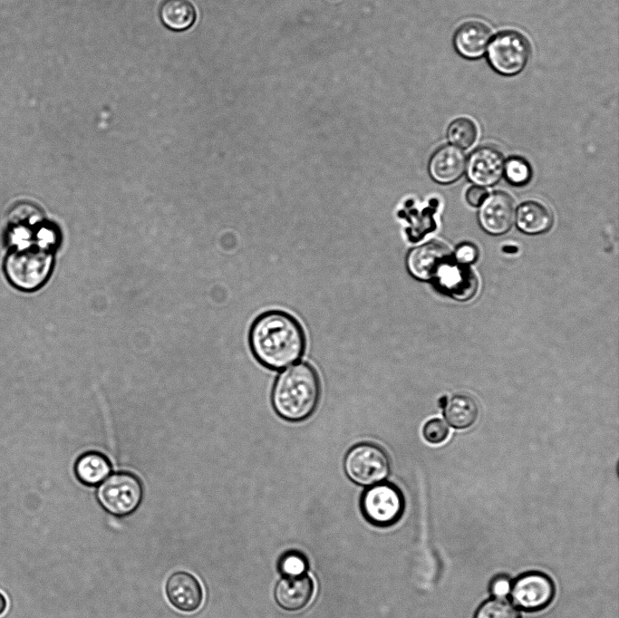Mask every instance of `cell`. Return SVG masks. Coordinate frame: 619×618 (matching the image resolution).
<instances>
[{
  "mask_svg": "<svg viewBox=\"0 0 619 618\" xmlns=\"http://www.w3.org/2000/svg\"><path fill=\"white\" fill-rule=\"evenodd\" d=\"M248 344L256 360L264 367L280 371L303 356L306 339L301 323L282 310L259 314L248 333Z\"/></svg>",
  "mask_w": 619,
  "mask_h": 618,
  "instance_id": "obj_1",
  "label": "cell"
},
{
  "mask_svg": "<svg viewBox=\"0 0 619 618\" xmlns=\"http://www.w3.org/2000/svg\"><path fill=\"white\" fill-rule=\"evenodd\" d=\"M321 397L319 375L308 362H299L281 372L273 385L271 404L275 412L289 422H300L315 411Z\"/></svg>",
  "mask_w": 619,
  "mask_h": 618,
  "instance_id": "obj_2",
  "label": "cell"
},
{
  "mask_svg": "<svg viewBox=\"0 0 619 618\" xmlns=\"http://www.w3.org/2000/svg\"><path fill=\"white\" fill-rule=\"evenodd\" d=\"M53 266V250L31 244L12 247L5 259L4 271L9 283L15 288L32 292L44 285Z\"/></svg>",
  "mask_w": 619,
  "mask_h": 618,
  "instance_id": "obj_3",
  "label": "cell"
},
{
  "mask_svg": "<svg viewBox=\"0 0 619 618\" xmlns=\"http://www.w3.org/2000/svg\"><path fill=\"white\" fill-rule=\"evenodd\" d=\"M96 497L107 512L124 517L133 513L140 505L143 487L133 473L118 471L111 473L98 485Z\"/></svg>",
  "mask_w": 619,
  "mask_h": 618,
  "instance_id": "obj_4",
  "label": "cell"
},
{
  "mask_svg": "<svg viewBox=\"0 0 619 618\" xmlns=\"http://www.w3.org/2000/svg\"><path fill=\"white\" fill-rule=\"evenodd\" d=\"M347 477L361 486H372L383 481L391 470L387 452L372 442H360L351 447L343 459Z\"/></svg>",
  "mask_w": 619,
  "mask_h": 618,
  "instance_id": "obj_5",
  "label": "cell"
},
{
  "mask_svg": "<svg viewBox=\"0 0 619 618\" xmlns=\"http://www.w3.org/2000/svg\"><path fill=\"white\" fill-rule=\"evenodd\" d=\"M530 53L529 42L522 34L505 30L491 39L488 47V62L498 73L513 76L526 67Z\"/></svg>",
  "mask_w": 619,
  "mask_h": 618,
  "instance_id": "obj_6",
  "label": "cell"
},
{
  "mask_svg": "<svg viewBox=\"0 0 619 618\" xmlns=\"http://www.w3.org/2000/svg\"><path fill=\"white\" fill-rule=\"evenodd\" d=\"M361 508L369 522L386 526L394 524L401 517L404 497L397 486L382 481L364 490L361 497Z\"/></svg>",
  "mask_w": 619,
  "mask_h": 618,
  "instance_id": "obj_7",
  "label": "cell"
},
{
  "mask_svg": "<svg viewBox=\"0 0 619 618\" xmlns=\"http://www.w3.org/2000/svg\"><path fill=\"white\" fill-rule=\"evenodd\" d=\"M510 597L518 609L538 612L554 600L556 585L553 579L540 571H527L512 581Z\"/></svg>",
  "mask_w": 619,
  "mask_h": 618,
  "instance_id": "obj_8",
  "label": "cell"
},
{
  "mask_svg": "<svg viewBox=\"0 0 619 618\" xmlns=\"http://www.w3.org/2000/svg\"><path fill=\"white\" fill-rule=\"evenodd\" d=\"M515 217L514 200L508 194L502 191L488 194L479 205L478 212V220L481 228L493 236L507 233L511 228Z\"/></svg>",
  "mask_w": 619,
  "mask_h": 618,
  "instance_id": "obj_9",
  "label": "cell"
},
{
  "mask_svg": "<svg viewBox=\"0 0 619 618\" xmlns=\"http://www.w3.org/2000/svg\"><path fill=\"white\" fill-rule=\"evenodd\" d=\"M439 292L459 302H466L475 296L479 281L469 266L450 261L434 278Z\"/></svg>",
  "mask_w": 619,
  "mask_h": 618,
  "instance_id": "obj_10",
  "label": "cell"
},
{
  "mask_svg": "<svg viewBox=\"0 0 619 618\" xmlns=\"http://www.w3.org/2000/svg\"><path fill=\"white\" fill-rule=\"evenodd\" d=\"M450 260V252L438 242H428L412 248L407 255L410 274L421 281L434 280L440 269Z\"/></svg>",
  "mask_w": 619,
  "mask_h": 618,
  "instance_id": "obj_11",
  "label": "cell"
},
{
  "mask_svg": "<svg viewBox=\"0 0 619 618\" xmlns=\"http://www.w3.org/2000/svg\"><path fill=\"white\" fill-rule=\"evenodd\" d=\"M165 592L169 602L179 611H197L203 602V588L191 573L176 571L167 579Z\"/></svg>",
  "mask_w": 619,
  "mask_h": 618,
  "instance_id": "obj_12",
  "label": "cell"
},
{
  "mask_svg": "<svg viewBox=\"0 0 619 618\" xmlns=\"http://www.w3.org/2000/svg\"><path fill=\"white\" fill-rule=\"evenodd\" d=\"M504 163L502 154L496 148L479 147L466 161L467 176L477 186H492L501 179Z\"/></svg>",
  "mask_w": 619,
  "mask_h": 618,
  "instance_id": "obj_13",
  "label": "cell"
},
{
  "mask_svg": "<svg viewBox=\"0 0 619 618\" xmlns=\"http://www.w3.org/2000/svg\"><path fill=\"white\" fill-rule=\"evenodd\" d=\"M466 157L463 150L454 145L447 144L439 148L429 161V174L440 184H450L458 180L466 169Z\"/></svg>",
  "mask_w": 619,
  "mask_h": 618,
  "instance_id": "obj_14",
  "label": "cell"
},
{
  "mask_svg": "<svg viewBox=\"0 0 619 618\" xmlns=\"http://www.w3.org/2000/svg\"><path fill=\"white\" fill-rule=\"evenodd\" d=\"M491 38V31L479 21L462 24L455 32L453 44L459 54L467 59L481 57Z\"/></svg>",
  "mask_w": 619,
  "mask_h": 618,
  "instance_id": "obj_15",
  "label": "cell"
},
{
  "mask_svg": "<svg viewBox=\"0 0 619 618\" xmlns=\"http://www.w3.org/2000/svg\"><path fill=\"white\" fill-rule=\"evenodd\" d=\"M314 594V583L310 576L302 575L285 577L276 585V600L284 609L298 611L306 606Z\"/></svg>",
  "mask_w": 619,
  "mask_h": 618,
  "instance_id": "obj_16",
  "label": "cell"
},
{
  "mask_svg": "<svg viewBox=\"0 0 619 618\" xmlns=\"http://www.w3.org/2000/svg\"><path fill=\"white\" fill-rule=\"evenodd\" d=\"M74 475L83 485L95 487L111 472V465L103 453L90 450L81 454L73 466Z\"/></svg>",
  "mask_w": 619,
  "mask_h": 618,
  "instance_id": "obj_17",
  "label": "cell"
},
{
  "mask_svg": "<svg viewBox=\"0 0 619 618\" xmlns=\"http://www.w3.org/2000/svg\"><path fill=\"white\" fill-rule=\"evenodd\" d=\"M516 224L527 235L543 234L550 229L553 215L549 208L537 201H525L516 210Z\"/></svg>",
  "mask_w": 619,
  "mask_h": 618,
  "instance_id": "obj_18",
  "label": "cell"
},
{
  "mask_svg": "<svg viewBox=\"0 0 619 618\" xmlns=\"http://www.w3.org/2000/svg\"><path fill=\"white\" fill-rule=\"evenodd\" d=\"M443 402L441 405L443 416L452 428L465 430L476 422L479 416V407L471 396L457 393Z\"/></svg>",
  "mask_w": 619,
  "mask_h": 618,
  "instance_id": "obj_19",
  "label": "cell"
},
{
  "mask_svg": "<svg viewBox=\"0 0 619 618\" xmlns=\"http://www.w3.org/2000/svg\"><path fill=\"white\" fill-rule=\"evenodd\" d=\"M159 12L161 22L174 31L189 28L196 18V9L191 0H161Z\"/></svg>",
  "mask_w": 619,
  "mask_h": 618,
  "instance_id": "obj_20",
  "label": "cell"
},
{
  "mask_svg": "<svg viewBox=\"0 0 619 618\" xmlns=\"http://www.w3.org/2000/svg\"><path fill=\"white\" fill-rule=\"evenodd\" d=\"M478 130L476 124L469 118L460 117L454 120L448 127L447 137L451 145L459 149H468L476 141Z\"/></svg>",
  "mask_w": 619,
  "mask_h": 618,
  "instance_id": "obj_21",
  "label": "cell"
},
{
  "mask_svg": "<svg viewBox=\"0 0 619 618\" xmlns=\"http://www.w3.org/2000/svg\"><path fill=\"white\" fill-rule=\"evenodd\" d=\"M474 618H522L519 612L503 598H490L476 610Z\"/></svg>",
  "mask_w": 619,
  "mask_h": 618,
  "instance_id": "obj_22",
  "label": "cell"
},
{
  "mask_svg": "<svg viewBox=\"0 0 619 618\" xmlns=\"http://www.w3.org/2000/svg\"><path fill=\"white\" fill-rule=\"evenodd\" d=\"M503 175L513 186H524L532 177L530 164L523 158L513 156L504 163Z\"/></svg>",
  "mask_w": 619,
  "mask_h": 618,
  "instance_id": "obj_23",
  "label": "cell"
},
{
  "mask_svg": "<svg viewBox=\"0 0 619 618\" xmlns=\"http://www.w3.org/2000/svg\"><path fill=\"white\" fill-rule=\"evenodd\" d=\"M307 560L299 552H287L279 560L278 567L285 577H294L305 575L307 569Z\"/></svg>",
  "mask_w": 619,
  "mask_h": 618,
  "instance_id": "obj_24",
  "label": "cell"
},
{
  "mask_svg": "<svg viewBox=\"0 0 619 618\" xmlns=\"http://www.w3.org/2000/svg\"><path fill=\"white\" fill-rule=\"evenodd\" d=\"M450 434L448 425L440 418H433L425 422L422 427L424 439L433 445L445 441Z\"/></svg>",
  "mask_w": 619,
  "mask_h": 618,
  "instance_id": "obj_25",
  "label": "cell"
},
{
  "mask_svg": "<svg viewBox=\"0 0 619 618\" xmlns=\"http://www.w3.org/2000/svg\"><path fill=\"white\" fill-rule=\"evenodd\" d=\"M479 256L478 247L469 242L459 245L453 254V260L463 266H469L476 262Z\"/></svg>",
  "mask_w": 619,
  "mask_h": 618,
  "instance_id": "obj_26",
  "label": "cell"
},
{
  "mask_svg": "<svg viewBox=\"0 0 619 618\" xmlns=\"http://www.w3.org/2000/svg\"><path fill=\"white\" fill-rule=\"evenodd\" d=\"M512 580L506 574L495 575L489 582L488 590L495 598H504L510 594Z\"/></svg>",
  "mask_w": 619,
  "mask_h": 618,
  "instance_id": "obj_27",
  "label": "cell"
},
{
  "mask_svg": "<svg viewBox=\"0 0 619 618\" xmlns=\"http://www.w3.org/2000/svg\"><path fill=\"white\" fill-rule=\"evenodd\" d=\"M488 195L487 189L480 186L470 187L465 194L467 202L473 207L479 206Z\"/></svg>",
  "mask_w": 619,
  "mask_h": 618,
  "instance_id": "obj_28",
  "label": "cell"
},
{
  "mask_svg": "<svg viewBox=\"0 0 619 618\" xmlns=\"http://www.w3.org/2000/svg\"><path fill=\"white\" fill-rule=\"evenodd\" d=\"M6 606V598L2 593H0V615H2L5 612Z\"/></svg>",
  "mask_w": 619,
  "mask_h": 618,
  "instance_id": "obj_29",
  "label": "cell"
}]
</instances>
